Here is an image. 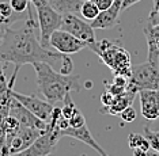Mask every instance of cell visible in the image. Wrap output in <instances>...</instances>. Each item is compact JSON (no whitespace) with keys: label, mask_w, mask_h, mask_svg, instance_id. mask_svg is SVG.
Masks as SVG:
<instances>
[{"label":"cell","mask_w":159,"mask_h":156,"mask_svg":"<svg viewBox=\"0 0 159 156\" xmlns=\"http://www.w3.org/2000/svg\"><path fill=\"white\" fill-rule=\"evenodd\" d=\"M38 22L34 20L33 12L27 8V16L20 27H7L0 42V63L15 64L22 67L25 64L46 63L64 75L72 74L74 63L70 54L53 53L44 48L37 37Z\"/></svg>","instance_id":"cell-1"},{"label":"cell","mask_w":159,"mask_h":156,"mask_svg":"<svg viewBox=\"0 0 159 156\" xmlns=\"http://www.w3.org/2000/svg\"><path fill=\"white\" fill-rule=\"evenodd\" d=\"M35 75H37V86L39 92L52 105L63 103L64 98L71 92H79L82 90L80 78L78 75H64L56 71L46 63H34Z\"/></svg>","instance_id":"cell-2"},{"label":"cell","mask_w":159,"mask_h":156,"mask_svg":"<svg viewBox=\"0 0 159 156\" xmlns=\"http://www.w3.org/2000/svg\"><path fill=\"white\" fill-rule=\"evenodd\" d=\"M90 49L98 54L101 60L113 71L114 75H124L126 78L131 76V54L122 46L116 45L109 39H102L99 42H95Z\"/></svg>","instance_id":"cell-3"},{"label":"cell","mask_w":159,"mask_h":156,"mask_svg":"<svg viewBox=\"0 0 159 156\" xmlns=\"http://www.w3.org/2000/svg\"><path fill=\"white\" fill-rule=\"evenodd\" d=\"M34 6L38 16V27H39V42L44 48L49 49V39L53 31L61 27L63 15L50 6L48 0H30Z\"/></svg>","instance_id":"cell-4"},{"label":"cell","mask_w":159,"mask_h":156,"mask_svg":"<svg viewBox=\"0 0 159 156\" xmlns=\"http://www.w3.org/2000/svg\"><path fill=\"white\" fill-rule=\"evenodd\" d=\"M128 86L137 90H159V64L147 63L132 65Z\"/></svg>","instance_id":"cell-5"},{"label":"cell","mask_w":159,"mask_h":156,"mask_svg":"<svg viewBox=\"0 0 159 156\" xmlns=\"http://www.w3.org/2000/svg\"><path fill=\"white\" fill-rule=\"evenodd\" d=\"M63 30L71 33L72 35H75L76 38L82 39L87 43V48L95 43V34H94V29L91 25L87 23L86 20H82L80 18L75 14H66L63 15V20H61V27Z\"/></svg>","instance_id":"cell-6"},{"label":"cell","mask_w":159,"mask_h":156,"mask_svg":"<svg viewBox=\"0 0 159 156\" xmlns=\"http://www.w3.org/2000/svg\"><path fill=\"white\" fill-rule=\"evenodd\" d=\"M49 45L50 48L56 49L59 53L63 54H74L87 48V43L84 41L76 38L75 35H72L71 33L63 30V29H57L56 31L52 33Z\"/></svg>","instance_id":"cell-7"},{"label":"cell","mask_w":159,"mask_h":156,"mask_svg":"<svg viewBox=\"0 0 159 156\" xmlns=\"http://www.w3.org/2000/svg\"><path fill=\"white\" fill-rule=\"evenodd\" d=\"M11 95L15 98L16 100H19L27 110H30L33 114L37 115L38 118L44 119L46 122L50 121L55 105H52L50 102H48V100L39 99V98H37L35 95H25V94L16 92L15 90H12Z\"/></svg>","instance_id":"cell-8"},{"label":"cell","mask_w":159,"mask_h":156,"mask_svg":"<svg viewBox=\"0 0 159 156\" xmlns=\"http://www.w3.org/2000/svg\"><path fill=\"white\" fill-rule=\"evenodd\" d=\"M42 133H44L42 130L29 128V126H20L19 132H18L15 135V137L10 141L8 145L3 149L0 156H11V155H15L18 152L26 149V148L30 147Z\"/></svg>","instance_id":"cell-9"},{"label":"cell","mask_w":159,"mask_h":156,"mask_svg":"<svg viewBox=\"0 0 159 156\" xmlns=\"http://www.w3.org/2000/svg\"><path fill=\"white\" fill-rule=\"evenodd\" d=\"M8 115L15 117L22 126H29V128H34V129L42 130V132H45V130L48 129V122L38 118L37 115L33 114L30 110H27V109L25 107L19 100H16L14 96H12L11 102H10Z\"/></svg>","instance_id":"cell-10"},{"label":"cell","mask_w":159,"mask_h":156,"mask_svg":"<svg viewBox=\"0 0 159 156\" xmlns=\"http://www.w3.org/2000/svg\"><path fill=\"white\" fill-rule=\"evenodd\" d=\"M140 113L147 121L159 119V90L139 91Z\"/></svg>","instance_id":"cell-11"},{"label":"cell","mask_w":159,"mask_h":156,"mask_svg":"<svg viewBox=\"0 0 159 156\" xmlns=\"http://www.w3.org/2000/svg\"><path fill=\"white\" fill-rule=\"evenodd\" d=\"M121 6H122V0H114V3L109 8L99 11L98 16L94 20L90 22L91 27L94 30H97V29H110V27L116 26V25L118 23L120 12L122 11Z\"/></svg>","instance_id":"cell-12"},{"label":"cell","mask_w":159,"mask_h":156,"mask_svg":"<svg viewBox=\"0 0 159 156\" xmlns=\"http://www.w3.org/2000/svg\"><path fill=\"white\" fill-rule=\"evenodd\" d=\"M59 136H60V139L61 137H72V139H76L79 141H82V143H84L86 145L94 148L101 156L105 155V151L101 148V145L93 137L90 129L87 128V125H83L80 128H71L70 126V128H67L64 130H59Z\"/></svg>","instance_id":"cell-13"},{"label":"cell","mask_w":159,"mask_h":156,"mask_svg":"<svg viewBox=\"0 0 159 156\" xmlns=\"http://www.w3.org/2000/svg\"><path fill=\"white\" fill-rule=\"evenodd\" d=\"M19 65H16L15 71H14V75L11 76L10 82L7 80L6 75H4V68H3V63H0V110H4L8 113L10 110V102L12 99V90H14V84H15L16 80V75L18 71H19Z\"/></svg>","instance_id":"cell-14"},{"label":"cell","mask_w":159,"mask_h":156,"mask_svg":"<svg viewBox=\"0 0 159 156\" xmlns=\"http://www.w3.org/2000/svg\"><path fill=\"white\" fill-rule=\"evenodd\" d=\"M144 35L147 41V60L159 64V26L147 22L144 27Z\"/></svg>","instance_id":"cell-15"},{"label":"cell","mask_w":159,"mask_h":156,"mask_svg":"<svg viewBox=\"0 0 159 156\" xmlns=\"http://www.w3.org/2000/svg\"><path fill=\"white\" fill-rule=\"evenodd\" d=\"M136 95H137V90H135L131 86H128L126 87V91L116 98V100L113 102L111 106L102 107L99 111L101 113H106L109 115H120L121 111H124L126 107L132 106V102L135 100Z\"/></svg>","instance_id":"cell-16"},{"label":"cell","mask_w":159,"mask_h":156,"mask_svg":"<svg viewBox=\"0 0 159 156\" xmlns=\"http://www.w3.org/2000/svg\"><path fill=\"white\" fill-rule=\"evenodd\" d=\"M48 2L61 15H66V14L78 15V14H80V7L83 0H48Z\"/></svg>","instance_id":"cell-17"},{"label":"cell","mask_w":159,"mask_h":156,"mask_svg":"<svg viewBox=\"0 0 159 156\" xmlns=\"http://www.w3.org/2000/svg\"><path fill=\"white\" fill-rule=\"evenodd\" d=\"M99 8L93 0H84L82 3V7H80V15L83 19H87V20H94L99 14Z\"/></svg>","instance_id":"cell-18"},{"label":"cell","mask_w":159,"mask_h":156,"mask_svg":"<svg viewBox=\"0 0 159 156\" xmlns=\"http://www.w3.org/2000/svg\"><path fill=\"white\" fill-rule=\"evenodd\" d=\"M128 145L131 149H135V148H142V149L148 151L150 149V144H148V140L144 137V135H137V133H131L128 136Z\"/></svg>","instance_id":"cell-19"},{"label":"cell","mask_w":159,"mask_h":156,"mask_svg":"<svg viewBox=\"0 0 159 156\" xmlns=\"http://www.w3.org/2000/svg\"><path fill=\"white\" fill-rule=\"evenodd\" d=\"M143 132H144V137L148 140L150 148L159 152V130L151 129L150 125H144Z\"/></svg>","instance_id":"cell-20"},{"label":"cell","mask_w":159,"mask_h":156,"mask_svg":"<svg viewBox=\"0 0 159 156\" xmlns=\"http://www.w3.org/2000/svg\"><path fill=\"white\" fill-rule=\"evenodd\" d=\"M8 113L4 110H0V152L6 145V128H4V119Z\"/></svg>","instance_id":"cell-21"},{"label":"cell","mask_w":159,"mask_h":156,"mask_svg":"<svg viewBox=\"0 0 159 156\" xmlns=\"http://www.w3.org/2000/svg\"><path fill=\"white\" fill-rule=\"evenodd\" d=\"M83 125H86V118L78 109V110L72 114V117L70 118V126L71 128H80Z\"/></svg>","instance_id":"cell-22"},{"label":"cell","mask_w":159,"mask_h":156,"mask_svg":"<svg viewBox=\"0 0 159 156\" xmlns=\"http://www.w3.org/2000/svg\"><path fill=\"white\" fill-rule=\"evenodd\" d=\"M10 4L15 12H26L30 0H10Z\"/></svg>","instance_id":"cell-23"},{"label":"cell","mask_w":159,"mask_h":156,"mask_svg":"<svg viewBox=\"0 0 159 156\" xmlns=\"http://www.w3.org/2000/svg\"><path fill=\"white\" fill-rule=\"evenodd\" d=\"M120 117L124 122H133L136 119V110L132 106H129V107H126L124 111H121Z\"/></svg>","instance_id":"cell-24"},{"label":"cell","mask_w":159,"mask_h":156,"mask_svg":"<svg viewBox=\"0 0 159 156\" xmlns=\"http://www.w3.org/2000/svg\"><path fill=\"white\" fill-rule=\"evenodd\" d=\"M116 96L114 94H111L109 90H106L102 95H101V103H102V106L103 107H107V106H111L113 105V102L116 100Z\"/></svg>","instance_id":"cell-25"},{"label":"cell","mask_w":159,"mask_h":156,"mask_svg":"<svg viewBox=\"0 0 159 156\" xmlns=\"http://www.w3.org/2000/svg\"><path fill=\"white\" fill-rule=\"evenodd\" d=\"M106 90H109L111 94H114L116 96H118V95H121V94H124L126 91V87L118 86V84H116V83H111V84H107Z\"/></svg>","instance_id":"cell-26"},{"label":"cell","mask_w":159,"mask_h":156,"mask_svg":"<svg viewBox=\"0 0 159 156\" xmlns=\"http://www.w3.org/2000/svg\"><path fill=\"white\" fill-rule=\"evenodd\" d=\"M94 3H95L97 6H98V8L101 11H103V10H107L109 7L114 3V0H93Z\"/></svg>","instance_id":"cell-27"},{"label":"cell","mask_w":159,"mask_h":156,"mask_svg":"<svg viewBox=\"0 0 159 156\" xmlns=\"http://www.w3.org/2000/svg\"><path fill=\"white\" fill-rule=\"evenodd\" d=\"M147 22H150V23L159 26V8L158 10H152V12L150 14V16H148V20Z\"/></svg>","instance_id":"cell-28"},{"label":"cell","mask_w":159,"mask_h":156,"mask_svg":"<svg viewBox=\"0 0 159 156\" xmlns=\"http://www.w3.org/2000/svg\"><path fill=\"white\" fill-rule=\"evenodd\" d=\"M12 25H14V22H11V20H7V19H4V18L0 16V31H4L7 27L12 26Z\"/></svg>","instance_id":"cell-29"},{"label":"cell","mask_w":159,"mask_h":156,"mask_svg":"<svg viewBox=\"0 0 159 156\" xmlns=\"http://www.w3.org/2000/svg\"><path fill=\"white\" fill-rule=\"evenodd\" d=\"M137 2H140V0H122V6H121V8H122V10H126V8H129L131 6L136 4Z\"/></svg>","instance_id":"cell-30"},{"label":"cell","mask_w":159,"mask_h":156,"mask_svg":"<svg viewBox=\"0 0 159 156\" xmlns=\"http://www.w3.org/2000/svg\"><path fill=\"white\" fill-rule=\"evenodd\" d=\"M133 156H148V151L142 149V148H135L133 149Z\"/></svg>","instance_id":"cell-31"},{"label":"cell","mask_w":159,"mask_h":156,"mask_svg":"<svg viewBox=\"0 0 159 156\" xmlns=\"http://www.w3.org/2000/svg\"><path fill=\"white\" fill-rule=\"evenodd\" d=\"M148 156H159V152L158 151H154V149H148Z\"/></svg>","instance_id":"cell-32"},{"label":"cell","mask_w":159,"mask_h":156,"mask_svg":"<svg viewBox=\"0 0 159 156\" xmlns=\"http://www.w3.org/2000/svg\"><path fill=\"white\" fill-rule=\"evenodd\" d=\"M151 129H154V130H159V121L157 122V125H155L154 128H152V126H151Z\"/></svg>","instance_id":"cell-33"},{"label":"cell","mask_w":159,"mask_h":156,"mask_svg":"<svg viewBox=\"0 0 159 156\" xmlns=\"http://www.w3.org/2000/svg\"><path fill=\"white\" fill-rule=\"evenodd\" d=\"M103 156H109V155H106V154H105V155H103Z\"/></svg>","instance_id":"cell-34"}]
</instances>
